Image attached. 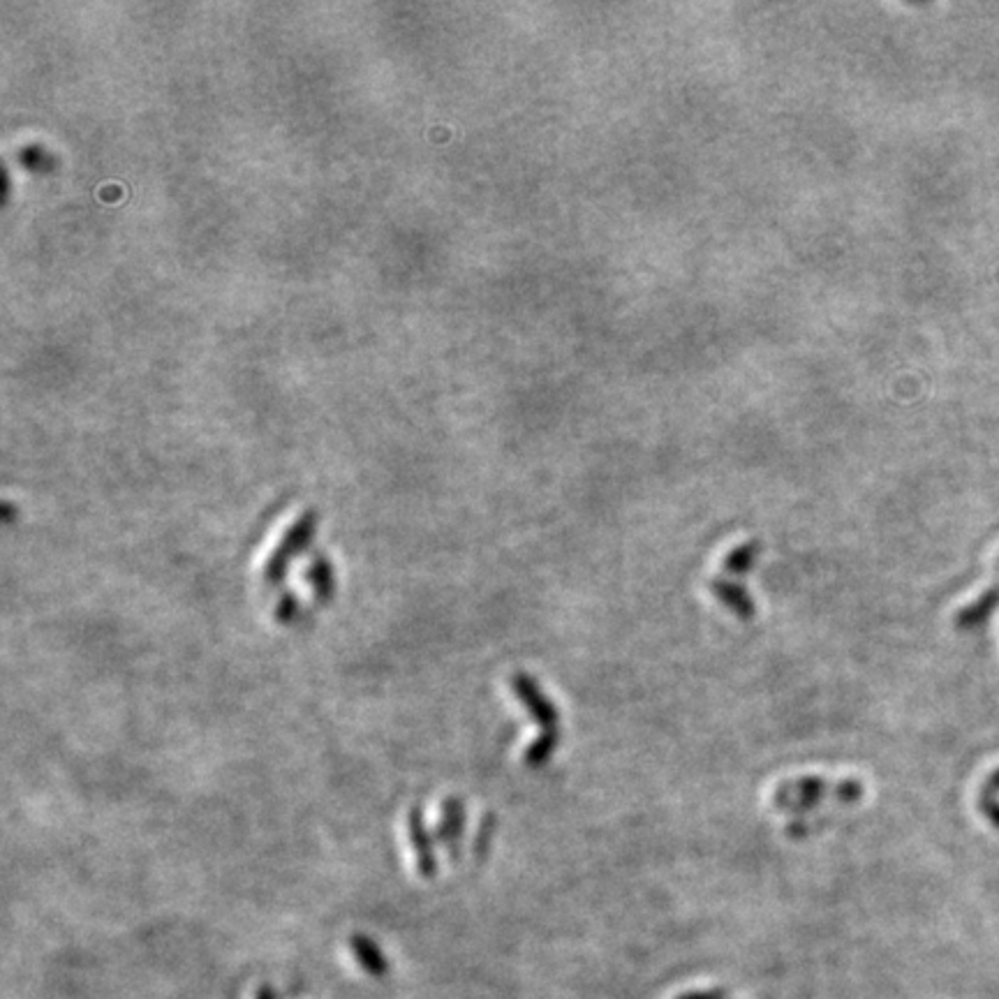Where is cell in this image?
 I'll use <instances>...</instances> for the list:
<instances>
[{
  "instance_id": "obj_14",
  "label": "cell",
  "mask_w": 999,
  "mask_h": 999,
  "mask_svg": "<svg viewBox=\"0 0 999 999\" xmlns=\"http://www.w3.org/2000/svg\"><path fill=\"white\" fill-rule=\"evenodd\" d=\"M864 796V784L858 782V780H840V782H835V801H840L845 805H851V803H858Z\"/></svg>"
},
{
  "instance_id": "obj_4",
  "label": "cell",
  "mask_w": 999,
  "mask_h": 999,
  "mask_svg": "<svg viewBox=\"0 0 999 999\" xmlns=\"http://www.w3.org/2000/svg\"><path fill=\"white\" fill-rule=\"evenodd\" d=\"M408 838H410V845L414 851L416 872L426 879L435 877L437 858H435V849H433V838L426 828V822H424L420 807H412L408 815Z\"/></svg>"
},
{
  "instance_id": "obj_16",
  "label": "cell",
  "mask_w": 999,
  "mask_h": 999,
  "mask_svg": "<svg viewBox=\"0 0 999 999\" xmlns=\"http://www.w3.org/2000/svg\"><path fill=\"white\" fill-rule=\"evenodd\" d=\"M725 997H727L725 990H696V992L681 995L678 999H725Z\"/></svg>"
},
{
  "instance_id": "obj_9",
  "label": "cell",
  "mask_w": 999,
  "mask_h": 999,
  "mask_svg": "<svg viewBox=\"0 0 999 999\" xmlns=\"http://www.w3.org/2000/svg\"><path fill=\"white\" fill-rule=\"evenodd\" d=\"M350 951L355 954L359 967L370 974V977H384L389 971V963L382 954V948L366 935H352L350 937Z\"/></svg>"
},
{
  "instance_id": "obj_12",
  "label": "cell",
  "mask_w": 999,
  "mask_h": 999,
  "mask_svg": "<svg viewBox=\"0 0 999 999\" xmlns=\"http://www.w3.org/2000/svg\"><path fill=\"white\" fill-rule=\"evenodd\" d=\"M298 616H301V601H298L296 595L283 593L281 597H278L275 609H273V618H275L278 622L290 625V622H294Z\"/></svg>"
},
{
  "instance_id": "obj_1",
  "label": "cell",
  "mask_w": 999,
  "mask_h": 999,
  "mask_svg": "<svg viewBox=\"0 0 999 999\" xmlns=\"http://www.w3.org/2000/svg\"><path fill=\"white\" fill-rule=\"evenodd\" d=\"M315 530H317V514H315V511H306V514H301L290 525V530L283 534V542L273 549V553L269 555V561L264 565L267 586H281L283 584L287 567L292 563V557H296L301 551H304L311 544Z\"/></svg>"
},
{
  "instance_id": "obj_11",
  "label": "cell",
  "mask_w": 999,
  "mask_h": 999,
  "mask_svg": "<svg viewBox=\"0 0 999 999\" xmlns=\"http://www.w3.org/2000/svg\"><path fill=\"white\" fill-rule=\"evenodd\" d=\"M757 551L759 546L754 542L750 544H742L738 549H734L729 555H727V561H725V569L731 572V574H746L754 561H757Z\"/></svg>"
},
{
  "instance_id": "obj_18",
  "label": "cell",
  "mask_w": 999,
  "mask_h": 999,
  "mask_svg": "<svg viewBox=\"0 0 999 999\" xmlns=\"http://www.w3.org/2000/svg\"><path fill=\"white\" fill-rule=\"evenodd\" d=\"M254 999H278V997L271 986H262V988H258V992H254Z\"/></svg>"
},
{
  "instance_id": "obj_3",
  "label": "cell",
  "mask_w": 999,
  "mask_h": 999,
  "mask_svg": "<svg viewBox=\"0 0 999 999\" xmlns=\"http://www.w3.org/2000/svg\"><path fill=\"white\" fill-rule=\"evenodd\" d=\"M509 687L514 692L521 706L532 715L534 723H540L544 731H561V713L549 702V696L540 689V685L534 683L528 673H514L509 678Z\"/></svg>"
},
{
  "instance_id": "obj_17",
  "label": "cell",
  "mask_w": 999,
  "mask_h": 999,
  "mask_svg": "<svg viewBox=\"0 0 999 999\" xmlns=\"http://www.w3.org/2000/svg\"><path fill=\"white\" fill-rule=\"evenodd\" d=\"M810 830H812V826L805 824V822H796V824H789V826H786L789 838H799V840L805 838V835H807Z\"/></svg>"
},
{
  "instance_id": "obj_15",
  "label": "cell",
  "mask_w": 999,
  "mask_h": 999,
  "mask_svg": "<svg viewBox=\"0 0 999 999\" xmlns=\"http://www.w3.org/2000/svg\"><path fill=\"white\" fill-rule=\"evenodd\" d=\"M979 810H981V815L999 828V801H997V794L988 792V789H981V799H979Z\"/></svg>"
},
{
  "instance_id": "obj_2",
  "label": "cell",
  "mask_w": 999,
  "mask_h": 999,
  "mask_svg": "<svg viewBox=\"0 0 999 999\" xmlns=\"http://www.w3.org/2000/svg\"><path fill=\"white\" fill-rule=\"evenodd\" d=\"M835 796V784H828L824 778L817 775H805L799 780H789L775 789L773 803L780 810L792 812V815L801 817L805 812L817 810L824 799Z\"/></svg>"
},
{
  "instance_id": "obj_5",
  "label": "cell",
  "mask_w": 999,
  "mask_h": 999,
  "mask_svg": "<svg viewBox=\"0 0 999 999\" xmlns=\"http://www.w3.org/2000/svg\"><path fill=\"white\" fill-rule=\"evenodd\" d=\"M463 830H466V805L460 799L452 796L439 805V819L435 826V838L449 847L452 858H458Z\"/></svg>"
},
{
  "instance_id": "obj_8",
  "label": "cell",
  "mask_w": 999,
  "mask_h": 999,
  "mask_svg": "<svg viewBox=\"0 0 999 999\" xmlns=\"http://www.w3.org/2000/svg\"><path fill=\"white\" fill-rule=\"evenodd\" d=\"M997 607H999V586H992L986 593H981L979 599H974L971 604H967L965 609H960L956 613L954 622L958 630L971 632V630H977V627L986 625Z\"/></svg>"
},
{
  "instance_id": "obj_10",
  "label": "cell",
  "mask_w": 999,
  "mask_h": 999,
  "mask_svg": "<svg viewBox=\"0 0 999 999\" xmlns=\"http://www.w3.org/2000/svg\"><path fill=\"white\" fill-rule=\"evenodd\" d=\"M557 746H561V731H542V736L523 752V761L530 769H542L551 761Z\"/></svg>"
},
{
  "instance_id": "obj_6",
  "label": "cell",
  "mask_w": 999,
  "mask_h": 999,
  "mask_svg": "<svg viewBox=\"0 0 999 999\" xmlns=\"http://www.w3.org/2000/svg\"><path fill=\"white\" fill-rule=\"evenodd\" d=\"M304 578L319 604H329L336 597V569L322 553L311 557Z\"/></svg>"
},
{
  "instance_id": "obj_7",
  "label": "cell",
  "mask_w": 999,
  "mask_h": 999,
  "mask_svg": "<svg viewBox=\"0 0 999 999\" xmlns=\"http://www.w3.org/2000/svg\"><path fill=\"white\" fill-rule=\"evenodd\" d=\"M710 593L717 601H723L725 607L740 620H752L757 609L752 597L746 593V588H740L738 584H731V580L725 578H715L710 580Z\"/></svg>"
},
{
  "instance_id": "obj_13",
  "label": "cell",
  "mask_w": 999,
  "mask_h": 999,
  "mask_svg": "<svg viewBox=\"0 0 999 999\" xmlns=\"http://www.w3.org/2000/svg\"><path fill=\"white\" fill-rule=\"evenodd\" d=\"M493 830H496V817L489 812V815H486L484 822L479 824V830H477V840H475L477 861H484V858H486V851H489L491 840H493Z\"/></svg>"
}]
</instances>
